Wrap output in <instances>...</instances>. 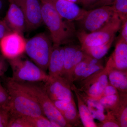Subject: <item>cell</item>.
Instances as JSON below:
<instances>
[{"label":"cell","mask_w":127,"mask_h":127,"mask_svg":"<svg viewBox=\"0 0 127 127\" xmlns=\"http://www.w3.org/2000/svg\"><path fill=\"white\" fill-rule=\"evenodd\" d=\"M43 23L49 30L53 44L62 45L72 42L76 32L70 22L64 21L49 0H40Z\"/></svg>","instance_id":"obj_1"},{"label":"cell","mask_w":127,"mask_h":127,"mask_svg":"<svg viewBox=\"0 0 127 127\" xmlns=\"http://www.w3.org/2000/svg\"><path fill=\"white\" fill-rule=\"evenodd\" d=\"M4 83L10 97L8 108L10 116H45L36 100L18 86L12 78H5Z\"/></svg>","instance_id":"obj_2"},{"label":"cell","mask_w":127,"mask_h":127,"mask_svg":"<svg viewBox=\"0 0 127 127\" xmlns=\"http://www.w3.org/2000/svg\"><path fill=\"white\" fill-rule=\"evenodd\" d=\"M15 81V80H14ZM16 84L34 98L40 105L43 114L47 118L60 127H72L67 122L59 110L49 97L41 82H18Z\"/></svg>","instance_id":"obj_3"},{"label":"cell","mask_w":127,"mask_h":127,"mask_svg":"<svg viewBox=\"0 0 127 127\" xmlns=\"http://www.w3.org/2000/svg\"><path fill=\"white\" fill-rule=\"evenodd\" d=\"M122 24L121 19L114 13L111 19L98 30L90 33L79 30L76 32V36L81 47L100 45L115 38Z\"/></svg>","instance_id":"obj_4"},{"label":"cell","mask_w":127,"mask_h":127,"mask_svg":"<svg viewBox=\"0 0 127 127\" xmlns=\"http://www.w3.org/2000/svg\"><path fill=\"white\" fill-rule=\"evenodd\" d=\"M53 45L51 36L41 32L26 41L25 52L36 65L46 71L48 68Z\"/></svg>","instance_id":"obj_5"},{"label":"cell","mask_w":127,"mask_h":127,"mask_svg":"<svg viewBox=\"0 0 127 127\" xmlns=\"http://www.w3.org/2000/svg\"><path fill=\"white\" fill-rule=\"evenodd\" d=\"M22 55L9 59L12 70V78L18 82L45 83L47 81L50 77L46 71Z\"/></svg>","instance_id":"obj_6"},{"label":"cell","mask_w":127,"mask_h":127,"mask_svg":"<svg viewBox=\"0 0 127 127\" xmlns=\"http://www.w3.org/2000/svg\"><path fill=\"white\" fill-rule=\"evenodd\" d=\"M111 6H105L87 10L79 22L80 30L87 33L95 31L102 27L114 14Z\"/></svg>","instance_id":"obj_7"},{"label":"cell","mask_w":127,"mask_h":127,"mask_svg":"<svg viewBox=\"0 0 127 127\" xmlns=\"http://www.w3.org/2000/svg\"><path fill=\"white\" fill-rule=\"evenodd\" d=\"M44 85L48 95L52 101H74L71 84L63 77H50Z\"/></svg>","instance_id":"obj_8"},{"label":"cell","mask_w":127,"mask_h":127,"mask_svg":"<svg viewBox=\"0 0 127 127\" xmlns=\"http://www.w3.org/2000/svg\"><path fill=\"white\" fill-rule=\"evenodd\" d=\"M26 41L22 34L13 32L0 40V49L4 57L11 59L23 55Z\"/></svg>","instance_id":"obj_9"},{"label":"cell","mask_w":127,"mask_h":127,"mask_svg":"<svg viewBox=\"0 0 127 127\" xmlns=\"http://www.w3.org/2000/svg\"><path fill=\"white\" fill-rule=\"evenodd\" d=\"M86 80L85 83L79 91L89 97L99 100L102 96L103 91L109 83L106 68L95 73Z\"/></svg>","instance_id":"obj_10"},{"label":"cell","mask_w":127,"mask_h":127,"mask_svg":"<svg viewBox=\"0 0 127 127\" xmlns=\"http://www.w3.org/2000/svg\"><path fill=\"white\" fill-rule=\"evenodd\" d=\"M22 10L25 15L27 29L34 30L43 23L40 0H13Z\"/></svg>","instance_id":"obj_11"},{"label":"cell","mask_w":127,"mask_h":127,"mask_svg":"<svg viewBox=\"0 0 127 127\" xmlns=\"http://www.w3.org/2000/svg\"><path fill=\"white\" fill-rule=\"evenodd\" d=\"M62 18L68 21L81 20L87 10L81 9L75 2L67 0H49Z\"/></svg>","instance_id":"obj_12"},{"label":"cell","mask_w":127,"mask_h":127,"mask_svg":"<svg viewBox=\"0 0 127 127\" xmlns=\"http://www.w3.org/2000/svg\"><path fill=\"white\" fill-rule=\"evenodd\" d=\"M10 4L4 20L12 32L22 34L27 29L24 14L20 7L13 0H9Z\"/></svg>","instance_id":"obj_13"},{"label":"cell","mask_w":127,"mask_h":127,"mask_svg":"<svg viewBox=\"0 0 127 127\" xmlns=\"http://www.w3.org/2000/svg\"><path fill=\"white\" fill-rule=\"evenodd\" d=\"M111 68L127 72V42L119 38L114 51L107 63Z\"/></svg>","instance_id":"obj_14"},{"label":"cell","mask_w":127,"mask_h":127,"mask_svg":"<svg viewBox=\"0 0 127 127\" xmlns=\"http://www.w3.org/2000/svg\"><path fill=\"white\" fill-rule=\"evenodd\" d=\"M64 67V47L53 44L48 64L49 76H62Z\"/></svg>","instance_id":"obj_15"},{"label":"cell","mask_w":127,"mask_h":127,"mask_svg":"<svg viewBox=\"0 0 127 127\" xmlns=\"http://www.w3.org/2000/svg\"><path fill=\"white\" fill-rule=\"evenodd\" d=\"M52 101L69 125L72 127L80 124V117L75 101L53 100Z\"/></svg>","instance_id":"obj_16"},{"label":"cell","mask_w":127,"mask_h":127,"mask_svg":"<svg viewBox=\"0 0 127 127\" xmlns=\"http://www.w3.org/2000/svg\"><path fill=\"white\" fill-rule=\"evenodd\" d=\"M108 71L109 83L117 89L121 94H127V72L116 70L107 65L105 67Z\"/></svg>","instance_id":"obj_17"},{"label":"cell","mask_w":127,"mask_h":127,"mask_svg":"<svg viewBox=\"0 0 127 127\" xmlns=\"http://www.w3.org/2000/svg\"><path fill=\"white\" fill-rule=\"evenodd\" d=\"M71 88L75 92L77 99L78 113L83 125L85 127H97L88 108L78 93L77 89L73 85H71Z\"/></svg>","instance_id":"obj_18"},{"label":"cell","mask_w":127,"mask_h":127,"mask_svg":"<svg viewBox=\"0 0 127 127\" xmlns=\"http://www.w3.org/2000/svg\"><path fill=\"white\" fill-rule=\"evenodd\" d=\"M81 97L86 103L91 115L94 119L102 122L107 118V115H105L104 108L99 102L98 100L89 97L84 93H81L77 89Z\"/></svg>","instance_id":"obj_19"},{"label":"cell","mask_w":127,"mask_h":127,"mask_svg":"<svg viewBox=\"0 0 127 127\" xmlns=\"http://www.w3.org/2000/svg\"><path fill=\"white\" fill-rule=\"evenodd\" d=\"M71 43L66 44L64 47V67L62 77L68 81L73 68L75 53L79 45Z\"/></svg>","instance_id":"obj_20"},{"label":"cell","mask_w":127,"mask_h":127,"mask_svg":"<svg viewBox=\"0 0 127 127\" xmlns=\"http://www.w3.org/2000/svg\"><path fill=\"white\" fill-rule=\"evenodd\" d=\"M115 38H113L106 43L94 46L81 47L82 50L89 56L97 59H101L106 55L111 48Z\"/></svg>","instance_id":"obj_21"},{"label":"cell","mask_w":127,"mask_h":127,"mask_svg":"<svg viewBox=\"0 0 127 127\" xmlns=\"http://www.w3.org/2000/svg\"><path fill=\"white\" fill-rule=\"evenodd\" d=\"M120 104L111 114L117 120L121 127H127V94L120 95Z\"/></svg>","instance_id":"obj_22"},{"label":"cell","mask_w":127,"mask_h":127,"mask_svg":"<svg viewBox=\"0 0 127 127\" xmlns=\"http://www.w3.org/2000/svg\"><path fill=\"white\" fill-rule=\"evenodd\" d=\"M22 117L31 127H60L44 116Z\"/></svg>","instance_id":"obj_23"},{"label":"cell","mask_w":127,"mask_h":127,"mask_svg":"<svg viewBox=\"0 0 127 127\" xmlns=\"http://www.w3.org/2000/svg\"><path fill=\"white\" fill-rule=\"evenodd\" d=\"M98 100L104 109L112 112L114 111L120 104L121 97L119 94H118L103 96Z\"/></svg>","instance_id":"obj_24"},{"label":"cell","mask_w":127,"mask_h":127,"mask_svg":"<svg viewBox=\"0 0 127 127\" xmlns=\"http://www.w3.org/2000/svg\"><path fill=\"white\" fill-rule=\"evenodd\" d=\"M111 6L122 22L127 20V0H116Z\"/></svg>","instance_id":"obj_25"},{"label":"cell","mask_w":127,"mask_h":127,"mask_svg":"<svg viewBox=\"0 0 127 127\" xmlns=\"http://www.w3.org/2000/svg\"><path fill=\"white\" fill-rule=\"evenodd\" d=\"M8 127H31L22 117L10 116Z\"/></svg>","instance_id":"obj_26"},{"label":"cell","mask_w":127,"mask_h":127,"mask_svg":"<svg viewBox=\"0 0 127 127\" xmlns=\"http://www.w3.org/2000/svg\"><path fill=\"white\" fill-rule=\"evenodd\" d=\"M107 118L103 121L101 122L97 125V127H119V123L117 120L111 114L108 112Z\"/></svg>","instance_id":"obj_27"},{"label":"cell","mask_w":127,"mask_h":127,"mask_svg":"<svg viewBox=\"0 0 127 127\" xmlns=\"http://www.w3.org/2000/svg\"><path fill=\"white\" fill-rule=\"evenodd\" d=\"M10 117L8 108L0 106V127H7Z\"/></svg>","instance_id":"obj_28"},{"label":"cell","mask_w":127,"mask_h":127,"mask_svg":"<svg viewBox=\"0 0 127 127\" xmlns=\"http://www.w3.org/2000/svg\"><path fill=\"white\" fill-rule=\"evenodd\" d=\"M9 101L10 97L7 90L0 83V106L8 108Z\"/></svg>","instance_id":"obj_29"},{"label":"cell","mask_w":127,"mask_h":127,"mask_svg":"<svg viewBox=\"0 0 127 127\" xmlns=\"http://www.w3.org/2000/svg\"><path fill=\"white\" fill-rule=\"evenodd\" d=\"M12 32L4 20L0 21V40Z\"/></svg>","instance_id":"obj_30"},{"label":"cell","mask_w":127,"mask_h":127,"mask_svg":"<svg viewBox=\"0 0 127 127\" xmlns=\"http://www.w3.org/2000/svg\"><path fill=\"white\" fill-rule=\"evenodd\" d=\"M115 0H98L89 10L105 6H111Z\"/></svg>","instance_id":"obj_31"},{"label":"cell","mask_w":127,"mask_h":127,"mask_svg":"<svg viewBox=\"0 0 127 127\" xmlns=\"http://www.w3.org/2000/svg\"><path fill=\"white\" fill-rule=\"evenodd\" d=\"M118 94L119 93L117 89L109 83L104 88L102 96L115 95Z\"/></svg>","instance_id":"obj_32"},{"label":"cell","mask_w":127,"mask_h":127,"mask_svg":"<svg viewBox=\"0 0 127 127\" xmlns=\"http://www.w3.org/2000/svg\"><path fill=\"white\" fill-rule=\"evenodd\" d=\"M120 29H121V33L119 38L127 42V20L122 22Z\"/></svg>","instance_id":"obj_33"},{"label":"cell","mask_w":127,"mask_h":127,"mask_svg":"<svg viewBox=\"0 0 127 127\" xmlns=\"http://www.w3.org/2000/svg\"><path fill=\"white\" fill-rule=\"evenodd\" d=\"M98 0H77V2L81 5L84 9L88 10Z\"/></svg>","instance_id":"obj_34"},{"label":"cell","mask_w":127,"mask_h":127,"mask_svg":"<svg viewBox=\"0 0 127 127\" xmlns=\"http://www.w3.org/2000/svg\"><path fill=\"white\" fill-rule=\"evenodd\" d=\"M6 70L5 63L4 60L0 57V76L4 74Z\"/></svg>","instance_id":"obj_35"},{"label":"cell","mask_w":127,"mask_h":127,"mask_svg":"<svg viewBox=\"0 0 127 127\" xmlns=\"http://www.w3.org/2000/svg\"><path fill=\"white\" fill-rule=\"evenodd\" d=\"M4 7V2L2 0H0V13L2 11Z\"/></svg>","instance_id":"obj_36"},{"label":"cell","mask_w":127,"mask_h":127,"mask_svg":"<svg viewBox=\"0 0 127 127\" xmlns=\"http://www.w3.org/2000/svg\"><path fill=\"white\" fill-rule=\"evenodd\" d=\"M67 0L70 1H72V2H77V0Z\"/></svg>","instance_id":"obj_37"}]
</instances>
